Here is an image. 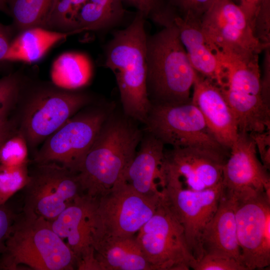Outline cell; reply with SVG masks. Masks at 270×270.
Wrapping results in <instances>:
<instances>
[{
    "label": "cell",
    "mask_w": 270,
    "mask_h": 270,
    "mask_svg": "<svg viewBox=\"0 0 270 270\" xmlns=\"http://www.w3.org/2000/svg\"><path fill=\"white\" fill-rule=\"evenodd\" d=\"M22 266L34 270L76 268L73 252L49 221L24 211L16 214L0 255V270H18Z\"/></svg>",
    "instance_id": "3957f363"
},
{
    "label": "cell",
    "mask_w": 270,
    "mask_h": 270,
    "mask_svg": "<svg viewBox=\"0 0 270 270\" xmlns=\"http://www.w3.org/2000/svg\"><path fill=\"white\" fill-rule=\"evenodd\" d=\"M78 31L62 32L42 27L25 30L12 40L4 62L32 63L40 60L47 52L68 36Z\"/></svg>",
    "instance_id": "603a6c76"
},
{
    "label": "cell",
    "mask_w": 270,
    "mask_h": 270,
    "mask_svg": "<svg viewBox=\"0 0 270 270\" xmlns=\"http://www.w3.org/2000/svg\"><path fill=\"white\" fill-rule=\"evenodd\" d=\"M87 0H54L42 28L56 31L82 30L78 24V12Z\"/></svg>",
    "instance_id": "484cf974"
},
{
    "label": "cell",
    "mask_w": 270,
    "mask_h": 270,
    "mask_svg": "<svg viewBox=\"0 0 270 270\" xmlns=\"http://www.w3.org/2000/svg\"><path fill=\"white\" fill-rule=\"evenodd\" d=\"M201 244L203 256L232 258L243 264L237 238L234 200L224 188L216 210L202 232Z\"/></svg>",
    "instance_id": "ffe728a7"
},
{
    "label": "cell",
    "mask_w": 270,
    "mask_h": 270,
    "mask_svg": "<svg viewBox=\"0 0 270 270\" xmlns=\"http://www.w3.org/2000/svg\"><path fill=\"white\" fill-rule=\"evenodd\" d=\"M222 182L224 190L234 196L264 192L270 194L268 170L259 160L250 134L238 132L224 166Z\"/></svg>",
    "instance_id": "9a60e30c"
},
{
    "label": "cell",
    "mask_w": 270,
    "mask_h": 270,
    "mask_svg": "<svg viewBox=\"0 0 270 270\" xmlns=\"http://www.w3.org/2000/svg\"><path fill=\"white\" fill-rule=\"evenodd\" d=\"M192 102L202 112L214 136L230 151L238 130L234 114L220 87L196 72Z\"/></svg>",
    "instance_id": "e0dca14e"
},
{
    "label": "cell",
    "mask_w": 270,
    "mask_h": 270,
    "mask_svg": "<svg viewBox=\"0 0 270 270\" xmlns=\"http://www.w3.org/2000/svg\"><path fill=\"white\" fill-rule=\"evenodd\" d=\"M92 247L101 270H152L136 236L106 238Z\"/></svg>",
    "instance_id": "7402d4cb"
},
{
    "label": "cell",
    "mask_w": 270,
    "mask_h": 270,
    "mask_svg": "<svg viewBox=\"0 0 270 270\" xmlns=\"http://www.w3.org/2000/svg\"><path fill=\"white\" fill-rule=\"evenodd\" d=\"M233 197L242 262L248 270L264 269L270 264V194Z\"/></svg>",
    "instance_id": "4fadbf2b"
},
{
    "label": "cell",
    "mask_w": 270,
    "mask_h": 270,
    "mask_svg": "<svg viewBox=\"0 0 270 270\" xmlns=\"http://www.w3.org/2000/svg\"><path fill=\"white\" fill-rule=\"evenodd\" d=\"M144 123L149 134L164 144L230 152L216 140L192 99L178 104H152Z\"/></svg>",
    "instance_id": "9c48e42d"
},
{
    "label": "cell",
    "mask_w": 270,
    "mask_h": 270,
    "mask_svg": "<svg viewBox=\"0 0 270 270\" xmlns=\"http://www.w3.org/2000/svg\"><path fill=\"white\" fill-rule=\"evenodd\" d=\"M140 139L126 122L106 121L76 172L82 193L96 198L122 180Z\"/></svg>",
    "instance_id": "277c9868"
},
{
    "label": "cell",
    "mask_w": 270,
    "mask_h": 270,
    "mask_svg": "<svg viewBox=\"0 0 270 270\" xmlns=\"http://www.w3.org/2000/svg\"><path fill=\"white\" fill-rule=\"evenodd\" d=\"M0 11L9 14L7 0H0Z\"/></svg>",
    "instance_id": "60d3db41"
},
{
    "label": "cell",
    "mask_w": 270,
    "mask_h": 270,
    "mask_svg": "<svg viewBox=\"0 0 270 270\" xmlns=\"http://www.w3.org/2000/svg\"><path fill=\"white\" fill-rule=\"evenodd\" d=\"M214 0H170V6L182 16L201 18Z\"/></svg>",
    "instance_id": "d6a6232c"
},
{
    "label": "cell",
    "mask_w": 270,
    "mask_h": 270,
    "mask_svg": "<svg viewBox=\"0 0 270 270\" xmlns=\"http://www.w3.org/2000/svg\"><path fill=\"white\" fill-rule=\"evenodd\" d=\"M14 32L12 26H5L0 22V62H2L8 50Z\"/></svg>",
    "instance_id": "74e56055"
},
{
    "label": "cell",
    "mask_w": 270,
    "mask_h": 270,
    "mask_svg": "<svg viewBox=\"0 0 270 270\" xmlns=\"http://www.w3.org/2000/svg\"><path fill=\"white\" fill-rule=\"evenodd\" d=\"M16 129L14 119L8 117L0 120V148L4 142Z\"/></svg>",
    "instance_id": "f35d334b"
},
{
    "label": "cell",
    "mask_w": 270,
    "mask_h": 270,
    "mask_svg": "<svg viewBox=\"0 0 270 270\" xmlns=\"http://www.w3.org/2000/svg\"><path fill=\"white\" fill-rule=\"evenodd\" d=\"M92 75V66L82 53L67 52L60 55L52 64L50 77L54 85L72 90L86 86Z\"/></svg>",
    "instance_id": "cb8c5ba5"
},
{
    "label": "cell",
    "mask_w": 270,
    "mask_h": 270,
    "mask_svg": "<svg viewBox=\"0 0 270 270\" xmlns=\"http://www.w3.org/2000/svg\"><path fill=\"white\" fill-rule=\"evenodd\" d=\"M162 30L147 38L146 88L152 104H178L191 99L196 72L170 14Z\"/></svg>",
    "instance_id": "7a4b0ae2"
},
{
    "label": "cell",
    "mask_w": 270,
    "mask_h": 270,
    "mask_svg": "<svg viewBox=\"0 0 270 270\" xmlns=\"http://www.w3.org/2000/svg\"><path fill=\"white\" fill-rule=\"evenodd\" d=\"M259 151L262 164L268 169L270 166V130L262 132L250 134Z\"/></svg>",
    "instance_id": "e575fe53"
},
{
    "label": "cell",
    "mask_w": 270,
    "mask_h": 270,
    "mask_svg": "<svg viewBox=\"0 0 270 270\" xmlns=\"http://www.w3.org/2000/svg\"><path fill=\"white\" fill-rule=\"evenodd\" d=\"M24 190L23 211L49 222L83 194L77 174L54 162L35 164Z\"/></svg>",
    "instance_id": "7c38bea8"
},
{
    "label": "cell",
    "mask_w": 270,
    "mask_h": 270,
    "mask_svg": "<svg viewBox=\"0 0 270 270\" xmlns=\"http://www.w3.org/2000/svg\"><path fill=\"white\" fill-rule=\"evenodd\" d=\"M194 270H248L240 262L226 257L204 255L200 260H194L190 264Z\"/></svg>",
    "instance_id": "4dcf8cb0"
},
{
    "label": "cell",
    "mask_w": 270,
    "mask_h": 270,
    "mask_svg": "<svg viewBox=\"0 0 270 270\" xmlns=\"http://www.w3.org/2000/svg\"><path fill=\"white\" fill-rule=\"evenodd\" d=\"M164 145L160 140L150 134L142 142L122 180L145 196L160 195L158 183L162 175Z\"/></svg>",
    "instance_id": "44dd1931"
},
{
    "label": "cell",
    "mask_w": 270,
    "mask_h": 270,
    "mask_svg": "<svg viewBox=\"0 0 270 270\" xmlns=\"http://www.w3.org/2000/svg\"><path fill=\"white\" fill-rule=\"evenodd\" d=\"M95 202L96 198L80 194L54 220L49 222L52 230L73 252L76 262L94 252L91 216Z\"/></svg>",
    "instance_id": "ac0fdd59"
},
{
    "label": "cell",
    "mask_w": 270,
    "mask_h": 270,
    "mask_svg": "<svg viewBox=\"0 0 270 270\" xmlns=\"http://www.w3.org/2000/svg\"><path fill=\"white\" fill-rule=\"evenodd\" d=\"M22 90V78L18 74L10 73L0 78V120L9 117Z\"/></svg>",
    "instance_id": "f546056e"
},
{
    "label": "cell",
    "mask_w": 270,
    "mask_h": 270,
    "mask_svg": "<svg viewBox=\"0 0 270 270\" xmlns=\"http://www.w3.org/2000/svg\"><path fill=\"white\" fill-rule=\"evenodd\" d=\"M136 238L152 270H188L195 260L182 226L162 198Z\"/></svg>",
    "instance_id": "8fae6325"
},
{
    "label": "cell",
    "mask_w": 270,
    "mask_h": 270,
    "mask_svg": "<svg viewBox=\"0 0 270 270\" xmlns=\"http://www.w3.org/2000/svg\"><path fill=\"white\" fill-rule=\"evenodd\" d=\"M162 176L159 184L162 200L182 226L192 256L200 260L203 256L202 234L218 208L224 192L222 182L212 188L194 190L184 188L180 178L172 174L163 170Z\"/></svg>",
    "instance_id": "ba28073f"
},
{
    "label": "cell",
    "mask_w": 270,
    "mask_h": 270,
    "mask_svg": "<svg viewBox=\"0 0 270 270\" xmlns=\"http://www.w3.org/2000/svg\"><path fill=\"white\" fill-rule=\"evenodd\" d=\"M89 101L84 94L58 87L36 90L24 104L17 129L28 147L36 148Z\"/></svg>",
    "instance_id": "30bf717a"
},
{
    "label": "cell",
    "mask_w": 270,
    "mask_h": 270,
    "mask_svg": "<svg viewBox=\"0 0 270 270\" xmlns=\"http://www.w3.org/2000/svg\"><path fill=\"white\" fill-rule=\"evenodd\" d=\"M264 74L261 78L262 94L264 102L270 106V46L264 49Z\"/></svg>",
    "instance_id": "8d00e7d4"
},
{
    "label": "cell",
    "mask_w": 270,
    "mask_h": 270,
    "mask_svg": "<svg viewBox=\"0 0 270 270\" xmlns=\"http://www.w3.org/2000/svg\"><path fill=\"white\" fill-rule=\"evenodd\" d=\"M145 19L138 12L128 26L114 33L104 61L115 75L125 113L144 123L152 106L146 88Z\"/></svg>",
    "instance_id": "6da1fadb"
},
{
    "label": "cell",
    "mask_w": 270,
    "mask_h": 270,
    "mask_svg": "<svg viewBox=\"0 0 270 270\" xmlns=\"http://www.w3.org/2000/svg\"><path fill=\"white\" fill-rule=\"evenodd\" d=\"M30 178L28 164L20 166H6L0 164V205L18 190L24 189Z\"/></svg>",
    "instance_id": "83f0119b"
},
{
    "label": "cell",
    "mask_w": 270,
    "mask_h": 270,
    "mask_svg": "<svg viewBox=\"0 0 270 270\" xmlns=\"http://www.w3.org/2000/svg\"><path fill=\"white\" fill-rule=\"evenodd\" d=\"M54 0H7L14 31L42 27Z\"/></svg>",
    "instance_id": "d4e9b609"
},
{
    "label": "cell",
    "mask_w": 270,
    "mask_h": 270,
    "mask_svg": "<svg viewBox=\"0 0 270 270\" xmlns=\"http://www.w3.org/2000/svg\"><path fill=\"white\" fill-rule=\"evenodd\" d=\"M106 119V114L98 110L70 118L44 142L34 155V163L56 162L76 173Z\"/></svg>",
    "instance_id": "5bb4252c"
},
{
    "label": "cell",
    "mask_w": 270,
    "mask_h": 270,
    "mask_svg": "<svg viewBox=\"0 0 270 270\" xmlns=\"http://www.w3.org/2000/svg\"><path fill=\"white\" fill-rule=\"evenodd\" d=\"M200 22L204 34L222 60L248 61L270 46L256 38L251 22L233 0H214Z\"/></svg>",
    "instance_id": "52a82bcc"
},
{
    "label": "cell",
    "mask_w": 270,
    "mask_h": 270,
    "mask_svg": "<svg viewBox=\"0 0 270 270\" xmlns=\"http://www.w3.org/2000/svg\"><path fill=\"white\" fill-rule=\"evenodd\" d=\"M252 27L256 38L270 46V0H262L254 14Z\"/></svg>",
    "instance_id": "1f68e13d"
},
{
    "label": "cell",
    "mask_w": 270,
    "mask_h": 270,
    "mask_svg": "<svg viewBox=\"0 0 270 270\" xmlns=\"http://www.w3.org/2000/svg\"><path fill=\"white\" fill-rule=\"evenodd\" d=\"M161 198L162 194L146 196L123 180L118 182L96 198L91 216L92 246L108 238L136 236L154 213Z\"/></svg>",
    "instance_id": "5b68a950"
},
{
    "label": "cell",
    "mask_w": 270,
    "mask_h": 270,
    "mask_svg": "<svg viewBox=\"0 0 270 270\" xmlns=\"http://www.w3.org/2000/svg\"><path fill=\"white\" fill-rule=\"evenodd\" d=\"M134 6L138 12L142 14L146 18H151L152 20L165 7L162 0H124Z\"/></svg>",
    "instance_id": "d590c367"
},
{
    "label": "cell",
    "mask_w": 270,
    "mask_h": 270,
    "mask_svg": "<svg viewBox=\"0 0 270 270\" xmlns=\"http://www.w3.org/2000/svg\"><path fill=\"white\" fill-rule=\"evenodd\" d=\"M28 147L24 136L16 129L0 148V164L11 166L28 164Z\"/></svg>",
    "instance_id": "f1b7e54d"
},
{
    "label": "cell",
    "mask_w": 270,
    "mask_h": 270,
    "mask_svg": "<svg viewBox=\"0 0 270 270\" xmlns=\"http://www.w3.org/2000/svg\"><path fill=\"white\" fill-rule=\"evenodd\" d=\"M16 215L6 204L0 205V255L4 250L6 242Z\"/></svg>",
    "instance_id": "836d02e7"
},
{
    "label": "cell",
    "mask_w": 270,
    "mask_h": 270,
    "mask_svg": "<svg viewBox=\"0 0 270 270\" xmlns=\"http://www.w3.org/2000/svg\"><path fill=\"white\" fill-rule=\"evenodd\" d=\"M229 153L196 147L173 148L164 152L162 169L179 178L188 188L208 189L222 182Z\"/></svg>",
    "instance_id": "2e32d148"
},
{
    "label": "cell",
    "mask_w": 270,
    "mask_h": 270,
    "mask_svg": "<svg viewBox=\"0 0 270 270\" xmlns=\"http://www.w3.org/2000/svg\"><path fill=\"white\" fill-rule=\"evenodd\" d=\"M124 14V10H115L87 0L78 14V29L82 31L104 29L118 22Z\"/></svg>",
    "instance_id": "4316f807"
},
{
    "label": "cell",
    "mask_w": 270,
    "mask_h": 270,
    "mask_svg": "<svg viewBox=\"0 0 270 270\" xmlns=\"http://www.w3.org/2000/svg\"><path fill=\"white\" fill-rule=\"evenodd\" d=\"M218 86L234 114L238 132L253 134L270 129V106L262 97L258 56L246 62L222 60Z\"/></svg>",
    "instance_id": "8992f818"
},
{
    "label": "cell",
    "mask_w": 270,
    "mask_h": 270,
    "mask_svg": "<svg viewBox=\"0 0 270 270\" xmlns=\"http://www.w3.org/2000/svg\"><path fill=\"white\" fill-rule=\"evenodd\" d=\"M234 0V1L236 0V2H238V0Z\"/></svg>",
    "instance_id": "b9f144b4"
},
{
    "label": "cell",
    "mask_w": 270,
    "mask_h": 270,
    "mask_svg": "<svg viewBox=\"0 0 270 270\" xmlns=\"http://www.w3.org/2000/svg\"><path fill=\"white\" fill-rule=\"evenodd\" d=\"M262 0H239L238 4L252 23L260 3Z\"/></svg>",
    "instance_id": "ab89813d"
},
{
    "label": "cell",
    "mask_w": 270,
    "mask_h": 270,
    "mask_svg": "<svg viewBox=\"0 0 270 270\" xmlns=\"http://www.w3.org/2000/svg\"><path fill=\"white\" fill-rule=\"evenodd\" d=\"M170 16L194 70L218 85L222 77V62L204 33L201 18L182 16L170 7Z\"/></svg>",
    "instance_id": "d6986e66"
},
{
    "label": "cell",
    "mask_w": 270,
    "mask_h": 270,
    "mask_svg": "<svg viewBox=\"0 0 270 270\" xmlns=\"http://www.w3.org/2000/svg\"></svg>",
    "instance_id": "7bdbcfd3"
}]
</instances>
